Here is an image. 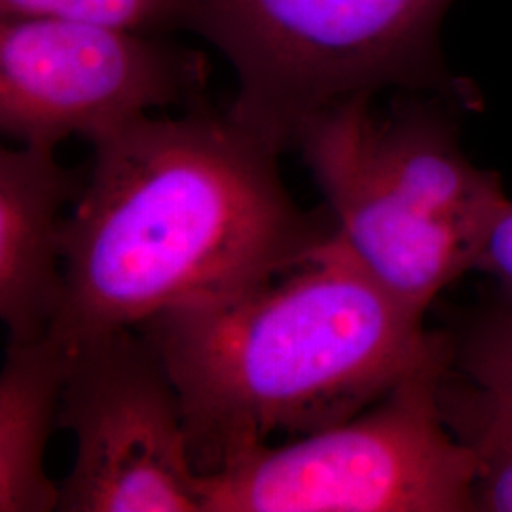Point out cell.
Returning <instances> with one entry per match:
<instances>
[{
    "label": "cell",
    "mask_w": 512,
    "mask_h": 512,
    "mask_svg": "<svg viewBox=\"0 0 512 512\" xmlns=\"http://www.w3.org/2000/svg\"><path fill=\"white\" fill-rule=\"evenodd\" d=\"M454 0H186L183 25L238 76L230 114L281 154L321 110L384 90L478 107L448 69L440 27Z\"/></svg>",
    "instance_id": "obj_4"
},
{
    "label": "cell",
    "mask_w": 512,
    "mask_h": 512,
    "mask_svg": "<svg viewBox=\"0 0 512 512\" xmlns=\"http://www.w3.org/2000/svg\"><path fill=\"white\" fill-rule=\"evenodd\" d=\"M186 0H0V18L50 16L122 27L147 35L181 29Z\"/></svg>",
    "instance_id": "obj_11"
},
{
    "label": "cell",
    "mask_w": 512,
    "mask_h": 512,
    "mask_svg": "<svg viewBox=\"0 0 512 512\" xmlns=\"http://www.w3.org/2000/svg\"><path fill=\"white\" fill-rule=\"evenodd\" d=\"M84 183L57 162L55 148L0 150V317L10 342L38 340L57 321L65 296V207Z\"/></svg>",
    "instance_id": "obj_8"
},
{
    "label": "cell",
    "mask_w": 512,
    "mask_h": 512,
    "mask_svg": "<svg viewBox=\"0 0 512 512\" xmlns=\"http://www.w3.org/2000/svg\"><path fill=\"white\" fill-rule=\"evenodd\" d=\"M65 228V346L135 329L310 260L334 234L281 179L279 152L209 101L143 116L93 143Z\"/></svg>",
    "instance_id": "obj_1"
},
{
    "label": "cell",
    "mask_w": 512,
    "mask_h": 512,
    "mask_svg": "<svg viewBox=\"0 0 512 512\" xmlns=\"http://www.w3.org/2000/svg\"><path fill=\"white\" fill-rule=\"evenodd\" d=\"M183 404L198 475L275 435L302 437L380 401L437 338L425 315L332 238L272 279L141 323Z\"/></svg>",
    "instance_id": "obj_2"
},
{
    "label": "cell",
    "mask_w": 512,
    "mask_h": 512,
    "mask_svg": "<svg viewBox=\"0 0 512 512\" xmlns=\"http://www.w3.org/2000/svg\"><path fill=\"white\" fill-rule=\"evenodd\" d=\"M207 55L80 19L0 18V129L18 145L90 143L152 110L209 101Z\"/></svg>",
    "instance_id": "obj_6"
},
{
    "label": "cell",
    "mask_w": 512,
    "mask_h": 512,
    "mask_svg": "<svg viewBox=\"0 0 512 512\" xmlns=\"http://www.w3.org/2000/svg\"><path fill=\"white\" fill-rule=\"evenodd\" d=\"M67 348L59 427L76 454L57 511L203 512L183 404L158 351L135 329Z\"/></svg>",
    "instance_id": "obj_7"
},
{
    "label": "cell",
    "mask_w": 512,
    "mask_h": 512,
    "mask_svg": "<svg viewBox=\"0 0 512 512\" xmlns=\"http://www.w3.org/2000/svg\"><path fill=\"white\" fill-rule=\"evenodd\" d=\"M450 330L353 418L198 476L203 512H473L475 463L440 416Z\"/></svg>",
    "instance_id": "obj_5"
},
{
    "label": "cell",
    "mask_w": 512,
    "mask_h": 512,
    "mask_svg": "<svg viewBox=\"0 0 512 512\" xmlns=\"http://www.w3.org/2000/svg\"><path fill=\"white\" fill-rule=\"evenodd\" d=\"M475 272L494 283L497 300L512 302V200L495 220L476 260Z\"/></svg>",
    "instance_id": "obj_13"
},
{
    "label": "cell",
    "mask_w": 512,
    "mask_h": 512,
    "mask_svg": "<svg viewBox=\"0 0 512 512\" xmlns=\"http://www.w3.org/2000/svg\"><path fill=\"white\" fill-rule=\"evenodd\" d=\"M452 336V365L478 384L512 393V302L494 306L461 321Z\"/></svg>",
    "instance_id": "obj_12"
},
{
    "label": "cell",
    "mask_w": 512,
    "mask_h": 512,
    "mask_svg": "<svg viewBox=\"0 0 512 512\" xmlns=\"http://www.w3.org/2000/svg\"><path fill=\"white\" fill-rule=\"evenodd\" d=\"M439 408L475 463L473 512H512V393L478 384L450 363Z\"/></svg>",
    "instance_id": "obj_10"
},
{
    "label": "cell",
    "mask_w": 512,
    "mask_h": 512,
    "mask_svg": "<svg viewBox=\"0 0 512 512\" xmlns=\"http://www.w3.org/2000/svg\"><path fill=\"white\" fill-rule=\"evenodd\" d=\"M69 368V348L52 334L10 342L0 374V512L59 509V486L44 459Z\"/></svg>",
    "instance_id": "obj_9"
},
{
    "label": "cell",
    "mask_w": 512,
    "mask_h": 512,
    "mask_svg": "<svg viewBox=\"0 0 512 512\" xmlns=\"http://www.w3.org/2000/svg\"><path fill=\"white\" fill-rule=\"evenodd\" d=\"M446 101L410 97L382 110L353 97L311 116L293 147L325 196L334 239L421 315L475 272L511 200L499 175L463 152Z\"/></svg>",
    "instance_id": "obj_3"
}]
</instances>
